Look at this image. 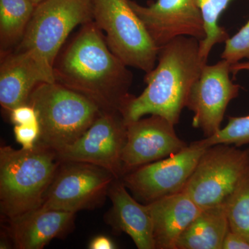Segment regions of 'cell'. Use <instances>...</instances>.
I'll list each match as a JSON object with an SVG mask.
<instances>
[{
	"instance_id": "cell-8",
	"label": "cell",
	"mask_w": 249,
	"mask_h": 249,
	"mask_svg": "<svg viewBox=\"0 0 249 249\" xmlns=\"http://www.w3.org/2000/svg\"><path fill=\"white\" fill-rule=\"evenodd\" d=\"M117 179L109 170L91 163L62 161L42 207L74 213L103 204Z\"/></svg>"
},
{
	"instance_id": "cell-27",
	"label": "cell",
	"mask_w": 249,
	"mask_h": 249,
	"mask_svg": "<svg viewBox=\"0 0 249 249\" xmlns=\"http://www.w3.org/2000/svg\"><path fill=\"white\" fill-rule=\"evenodd\" d=\"M116 246L109 237L105 235H98L93 237L89 242L90 249H114Z\"/></svg>"
},
{
	"instance_id": "cell-9",
	"label": "cell",
	"mask_w": 249,
	"mask_h": 249,
	"mask_svg": "<svg viewBox=\"0 0 249 249\" xmlns=\"http://www.w3.org/2000/svg\"><path fill=\"white\" fill-rule=\"evenodd\" d=\"M206 149L196 141L178 153L125 174L121 181L136 199L145 204L179 193Z\"/></svg>"
},
{
	"instance_id": "cell-18",
	"label": "cell",
	"mask_w": 249,
	"mask_h": 249,
	"mask_svg": "<svg viewBox=\"0 0 249 249\" xmlns=\"http://www.w3.org/2000/svg\"><path fill=\"white\" fill-rule=\"evenodd\" d=\"M229 231L223 204L206 208L180 235L176 249H222Z\"/></svg>"
},
{
	"instance_id": "cell-22",
	"label": "cell",
	"mask_w": 249,
	"mask_h": 249,
	"mask_svg": "<svg viewBox=\"0 0 249 249\" xmlns=\"http://www.w3.org/2000/svg\"><path fill=\"white\" fill-rule=\"evenodd\" d=\"M206 147L216 144H228L236 147L249 144V114L244 116H229L226 127L212 137L197 141Z\"/></svg>"
},
{
	"instance_id": "cell-2",
	"label": "cell",
	"mask_w": 249,
	"mask_h": 249,
	"mask_svg": "<svg viewBox=\"0 0 249 249\" xmlns=\"http://www.w3.org/2000/svg\"><path fill=\"white\" fill-rule=\"evenodd\" d=\"M199 47L197 39L180 36L159 49L157 65L144 78L146 88L138 96L132 95L123 109L126 124L146 115L178 124L192 87L206 65L199 56Z\"/></svg>"
},
{
	"instance_id": "cell-26",
	"label": "cell",
	"mask_w": 249,
	"mask_h": 249,
	"mask_svg": "<svg viewBox=\"0 0 249 249\" xmlns=\"http://www.w3.org/2000/svg\"><path fill=\"white\" fill-rule=\"evenodd\" d=\"M222 249H249V237L230 230L226 236Z\"/></svg>"
},
{
	"instance_id": "cell-6",
	"label": "cell",
	"mask_w": 249,
	"mask_h": 249,
	"mask_svg": "<svg viewBox=\"0 0 249 249\" xmlns=\"http://www.w3.org/2000/svg\"><path fill=\"white\" fill-rule=\"evenodd\" d=\"M92 4L93 22L111 52L126 66L151 71L159 48L129 0H92Z\"/></svg>"
},
{
	"instance_id": "cell-28",
	"label": "cell",
	"mask_w": 249,
	"mask_h": 249,
	"mask_svg": "<svg viewBox=\"0 0 249 249\" xmlns=\"http://www.w3.org/2000/svg\"><path fill=\"white\" fill-rule=\"evenodd\" d=\"M249 71V61L244 62H237L233 64L231 66V71L233 75L234 78H235L236 75L240 71Z\"/></svg>"
},
{
	"instance_id": "cell-15",
	"label": "cell",
	"mask_w": 249,
	"mask_h": 249,
	"mask_svg": "<svg viewBox=\"0 0 249 249\" xmlns=\"http://www.w3.org/2000/svg\"><path fill=\"white\" fill-rule=\"evenodd\" d=\"M108 196L111 201L108 224L115 231L129 236L137 249H155L152 218L147 204L136 200L121 178L111 183Z\"/></svg>"
},
{
	"instance_id": "cell-7",
	"label": "cell",
	"mask_w": 249,
	"mask_h": 249,
	"mask_svg": "<svg viewBox=\"0 0 249 249\" xmlns=\"http://www.w3.org/2000/svg\"><path fill=\"white\" fill-rule=\"evenodd\" d=\"M249 168V147L228 144L207 147L183 192L201 209L222 204Z\"/></svg>"
},
{
	"instance_id": "cell-29",
	"label": "cell",
	"mask_w": 249,
	"mask_h": 249,
	"mask_svg": "<svg viewBox=\"0 0 249 249\" xmlns=\"http://www.w3.org/2000/svg\"><path fill=\"white\" fill-rule=\"evenodd\" d=\"M31 1H32V2L34 3V4L37 6V4H40L41 2H42V1H45V0H31Z\"/></svg>"
},
{
	"instance_id": "cell-11",
	"label": "cell",
	"mask_w": 249,
	"mask_h": 249,
	"mask_svg": "<svg viewBox=\"0 0 249 249\" xmlns=\"http://www.w3.org/2000/svg\"><path fill=\"white\" fill-rule=\"evenodd\" d=\"M231 66L224 59L214 65H204L188 95L186 107L194 114L192 125L200 129L205 138L222 129L228 106L240 93V85L231 79Z\"/></svg>"
},
{
	"instance_id": "cell-17",
	"label": "cell",
	"mask_w": 249,
	"mask_h": 249,
	"mask_svg": "<svg viewBox=\"0 0 249 249\" xmlns=\"http://www.w3.org/2000/svg\"><path fill=\"white\" fill-rule=\"evenodd\" d=\"M0 56V105L9 114L15 107L27 104L37 85L50 82L28 54L13 51Z\"/></svg>"
},
{
	"instance_id": "cell-24",
	"label": "cell",
	"mask_w": 249,
	"mask_h": 249,
	"mask_svg": "<svg viewBox=\"0 0 249 249\" xmlns=\"http://www.w3.org/2000/svg\"><path fill=\"white\" fill-rule=\"evenodd\" d=\"M15 139L23 149L33 148L40 138V128L39 123L14 125Z\"/></svg>"
},
{
	"instance_id": "cell-20",
	"label": "cell",
	"mask_w": 249,
	"mask_h": 249,
	"mask_svg": "<svg viewBox=\"0 0 249 249\" xmlns=\"http://www.w3.org/2000/svg\"><path fill=\"white\" fill-rule=\"evenodd\" d=\"M204 20L206 37L200 41L199 56L203 63H207L211 50L217 44L225 42L230 37L227 31L219 24L221 15L232 0H195Z\"/></svg>"
},
{
	"instance_id": "cell-10",
	"label": "cell",
	"mask_w": 249,
	"mask_h": 249,
	"mask_svg": "<svg viewBox=\"0 0 249 249\" xmlns=\"http://www.w3.org/2000/svg\"><path fill=\"white\" fill-rule=\"evenodd\" d=\"M127 124L119 111H102L92 124L73 143L57 152L62 161L91 163L123 177L122 154Z\"/></svg>"
},
{
	"instance_id": "cell-5",
	"label": "cell",
	"mask_w": 249,
	"mask_h": 249,
	"mask_svg": "<svg viewBox=\"0 0 249 249\" xmlns=\"http://www.w3.org/2000/svg\"><path fill=\"white\" fill-rule=\"evenodd\" d=\"M27 104L36 109L42 144L58 152L80 138L102 109L86 96L56 83H41Z\"/></svg>"
},
{
	"instance_id": "cell-13",
	"label": "cell",
	"mask_w": 249,
	"mask_h": 249,
	"mask_svg": "<svg viewBox=\"0 0 249 249\" xmlns=\"http://www.w3.org/2000/svg\"><path fill=\"white\" fill-rule=\"evenodd\" d=\"M159 49L180 37H206L204 20L195 0H157L142 6L129 0Z\"/></svg>"
},
{
	"instance_id": "cell-3",
	"label": "cell",
	"mask_w": 249,
	"mask_h": 249,
	"mask_svg": "<svg viewBox=\"0 0 249 249\" xmlns=\"http://www.w3.org/2000/svg\"><path fill=\"white\" fill-rule=\"evenodd\" d=\"M62 160L53 149L0 147V212L8 222L39 209Z\"/></svg>"
},
{
	"instance_id": "cell-25",
	"label": "cell",
	"mask_w": 249,
	"mask_h": 249,
	"mask_svg": "<svg viewBox=\"0 0 249 249\" xmlns=\"http://www.w3.org/2000/svg\"><path fill=\"white\" fill-rule=\"evenodd\" d=\"M10 121L14 125L39 123L36 109L29 104L15 107L9 114Z\"/></svg>"
},
{
	"instance_id": "cell-12",
	"label": "cell",
	"mask_w": 249,
	"mask_h": 249,
	"mask_svg": "<svg viewBox=\"0 0 249 249\" xmlns=\"http://www.w3.org/2000/svg\"><path fill=\"white\" fill-rule=\"evenodd\" d=\"M126 124L123 176L142 165L178 153L188 145L178 137L175 124L161 116L150 115Z\"/></svg>"
},
{
	"instance_id": "cell-21",
	"label": "cell",
	"mask_w": 249,
	"mask_h": 249,
	"mask_svg": "<svg viewBox=\"0 0 249 249\" xmlns=\"http://www.w3.org/2000/svg\"><path fill=\"white\" fill-rule=\"evenodd\" d=\"M222 204L230 230L249 237V168Z\"/></svg>"
},
{
	"instance_id": "cell-19",
	"label": "cell",
	"mask_w": 249,
	"mask_h": 249,
	"mask_svg": "<svg viewBox=\"0 0 249 249\" xmlns=\"http://www.w3.org/2000/svg\"><path fill=\"white\" fill-rule=\"evenodd\" d=\"M36 6L31 0H0V55L19 45Z\"/></svg>"
},
{
	"instance_id": "cell-4",
	"label": "cell",
	"mask_w": 249,
	"mask_h": 249,
	"mask_svg": "<svg viewBox=\"0 0 249 249\" xmlns=\"http://www.w3.org/2000/svg\"><path fill=\"white\" fill-rule=\"evenodd\" d=\"M93 21L92 0H45L35 11L15 52L31 57L50 83L54 62L78 26Z\"/></svg>"
},
{
	"instance_id": "cell-1",
	"label": "cell",
	"mask_w": 249,
	"mask_h": 249,
	"mask_svg": "<svg viewBox=\"0 0 249 249\" xmlns=\"http://www.w3.org/2000/svg\"><path fill=\"white\" fill-rule=\"evenodd\" d=\"M53 70L56 83L86 96L103 111L122 113L132 97V71L111 52L93 21L82 25L62 47Z\"/></svg>"
},
{
	"instance_id": "cell-23",
	"label": "cell",
	"mask_w": 249,
	"mask_h": 249,
	"mask_svg": "<svg viewBox=\"0 0 249 249\" xmlns=\"http://www.w3.org/2000/svg\"><path fill=\"white\" fill-rule=\"evenodd\" d=\"M221 58L231 65L244 59L249 61V19L237 34L226 41Z\"/></svg>"
},
{
	"instance_id": "cell-16",
	"label": "cell",
	"mask_w": 249,
	"mask_h": 249,
	"mask_svg": "<svg viewBox=\"0 0 249 249\" xmlns=\"http://www.w3.org/2000/svg\"><path fill=\"white\" fill-rule=\"evenodd\" d=\"M146 204L152 218L155 249H176L180 235L204 209L183 191Z\"/></svg>"
},
{
	"instance_id": "cell-14",
	"label": "cell",
	"mask_w": 249,
	"mask_h": 249,
	"mask_svg": "<svg viewBox=\"0 0 249 249\" xmlns=\"http://www.w3.org/2000/svg\"><path fill=\"white\" fill-rule=\"evenodd\" d=\"M76 214L41 206L9 222L6 229L14 248L42 249L53 239L64 238L74 229Z\"/></svg>"
}]
</instances>
